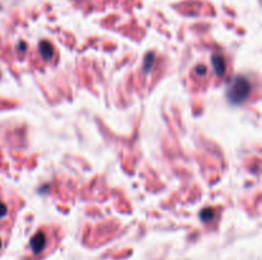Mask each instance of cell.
<instances>
[{
	"mask_svg": "<svg viewBox=\"0 0 262 260\" xmlns=\"http://www.w3.org/2000/svg\"><path fill=\"white\" fill-rule=\"evenodd\" d=\"M251 92V85L246 78L237 77L228 88V98L233 103H241Z\"/></svg>",
	"mask_w": 262,
	"mask_h": 260,
	"instance_id": "obj_1",
	"label": "cell"
},
{
	"mask_svg": "<svg viewBox=\"0 0 262 260\" xmlns=\"http://www.w3.org/2000/svg\"><path fill=\"white\" fill-rule=\"evenodd\" d=\"M46 245V239L45 235L44 233H37L36 236L34 239L31 240V248L35 253H40V251H43V249L45 248Z\"/></svg>",
	"mask_w": 262,
	"mask_h": 260,
	"instance_id": "obj_2",
	"label": "cell"
},
{
	"mask_svg": "<svg viewBox=\"0 0 262 260\" xmlns=\"http://www.w3.org/2000/svg\"><path fill=\"white\" fill-rule=\"evenodd\" d=\"M212 65H213V69H215V72L219 74V76H221L224 73V69H225V64H224V59L221 58V56H219V55H215L212 58Z\"/></svg>",
	"mask_w": 262,
	"mask_h": 260,
	"instance_id": "obj_3",
	"label": "cell"
}]
</instances>
